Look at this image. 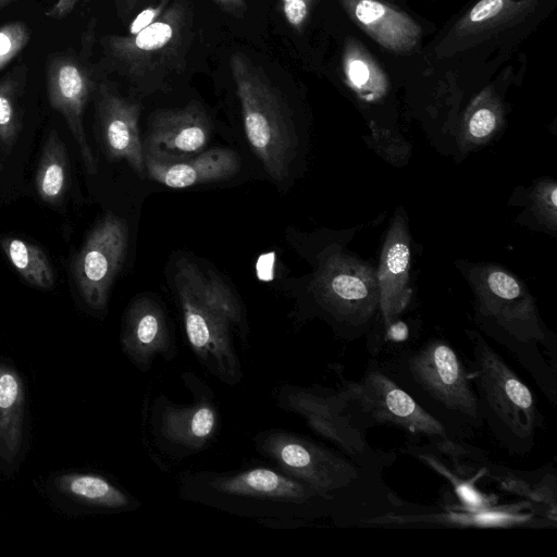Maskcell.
I'll return each mask as SVG.
<instances>
[{
    "label": "cell",
    "mask_w": 557,
    "mask_h": 557,
    "mask_svg": "<svg viewBox=\"0 0 557 557\" xmlns=\"http://www.w3.org/2000/svg\"><path fill=\"white\" fill-rule=\"evenodd\" d=\"M181 498L272 528H294L332 511L334 502L280 469L252 467L232 472H184Z\"/></svg>",
    "instance_id": "1"
},
{
    "label": "cell",
    "mask_w": 557,
    "mask_h": 557,
    "mask_svg": "<svg viewBox=\"0 0 557 557\" xmlns=\"http://www.w3.org/2000/svg\"><path fill=\"white\" fill-rule=\"evenodd\" d=\"M382 370L456 441L484 428L469 366L441 338L394 352Z\"/></svg>",
    "instance_id": "2"
},
{
    "label": "cell",
    "mask_w": 557,
    "mask_h": 557,
    "mask_svg": "<svg viewBox=\"0 0 557 557\" xmlns=\"http://www.w3.org/2000/svg\"><path fill=\"white\" fill-rule=\"evenodd\" d=\"M188 344L201 366L222 383L243 377L233 331L244 329V312L231 288L197 263L182 259L174 276Z\"/></svg>",
    "instance_id": "3"
},
{
    "label": "cell",
    "mask_w": 557,
    "mask_h": 557,
    "mask_svg": "<svg viewBox=\"0 0 557 557\" xmlns=\"http://www.w3.org/2000/svg\"><path fill=\"white\" fill-rule=\"evenodd\" d=\"M471 346L469 369L484 426L509 455L531 453L543 416L534 395L487 341L466 331Z\"/></svg>",
    "instance_id": "4"
},
{
    "label": "cell",
    "mask_w": 557,
    "mask_h": 557,
    "mask_svg": "<svg viewBox=\"0 0 557 557\" xmlns=\"http://www.w3.org/2000/svg\"><path fill=\"white\" fill-rule=\"evenodd\" d=\"M337 389L342 414L366 434L373 426L400 430L411 443L428 441L429 447L451 460L469 457L474 448L454 440L444 426L400 388L380 367L371 362L358 380H346Z\"/></svg>",
    "instance_id": "5"
},
{
    "label": "cell",
    "mask_w": 557,
    "mask_h": 557,
    "mask_svg": "<svg viewBox=\"0 0 557 557\" xmlns=\"http://www.w3.org/2000/svg\"><path fill=\"white\" fill-rule=\"evenodd\" d=\"M191 38V10L187 0H177L139 33L110 36L104 47L114 71L145 92L184 70Z\"/></svg>",
    "instance_id": "6"
},
{
    "label": "cell",
    "mask_w": 557,
    "mask_h": 557,
    "mask_svg": "<svg viewBox=\"0 0 557 557\" xmlns=\"http://www.w3.org/2000/svg\"><path fill=\"white\" fill-rule=\"evenodd\" d=\"M230 65L249 145L269 176L283 181L297 147L287 107L265 73L247 57L234 53Z\"/></svg>",
    "instance_id": "7"
},
{
    "label": "cell",
    "mask_w": 557,
    "mask_h": 557,
    "mask_svg": "<svg viewBox=\"0 0 557 557\" xmlns=\"http://www.w3.org/2000/svg\"><path fill=\"white\" fill-rule=\"evenodd\" d=\"M257 450L284 473L308 484L335 503L367 479L366 469L342 451H335L305 436L270 429L255 436Z\"/></svg>",
    "instance_id": "8"
},
{
    "label": "cell",
    "mask_w": 557,
    "mask_h": 557,
    "mask_svg": "<svg viewBox=\"0 0 557 557\" xmlns=\"http://www.w3.org/2000/svg\"><path fill=\"white\" fill-rule=\"evenodd\" d=\"M191 391L190 404H175L161 395L151 408L150 428L156 445L164 453L184 458L203 450L213 440L219 411L213 392L199 377L182 375Z\"/></svg>",
    "instance_id": "9"
},
{
    "label": "cell",
    "mask_w": 557,
    "mask_h": 557,
    "mask_svg": "<svg viewBox=\"0 0 557 557\" xmlns=\"http://www.w3.org/2000/svg\"><path fill=\"white\" fill-rule=\"evenodd\" d=\"M277 399L282 408L302 416L310 429L352 461L374 470L376 455L366 441V434L351 426L342 414L337 389L284 385L277 392Z\"/></svg>",
    "instance_id": "10"
},
{
    "label": "cell",
    "mask_w": 557,
    "mask_h": 557,
    "mask_svg": "<svg viewBox=\"0 0 557 557\" xmlns=\"http://www.w3.org/2000/svg\"><path fill=\"white\" fill-rule=\"evenodd\" d=\"M127 246V225L112 213L102 218L87 236L73 261V275L83 299L90 308L101 310L107 306Z\"/></svg>",
    "instance_id": "11"
},
{
    "label": "cell",
    "mask_w": 557,
    "mask_h": 557,
    "mask_svg": "<svg viewBox=\"0 0 557 557\" xmlns=\"http://www.w3.org/2000/svg\"><path fill=\"white\" fill-rule=\"evenodd\" d=\"M319 304L342 324V337L355 339L369 329L374 301L363 280L338 259H329L314 281Z\"/></svg>",
    "instance_id": "12"
},
{
    "label": "cell",
    "mask_w": 557,
    "mask_h": 557,
    "mask_svg": "<svg viewBox=\"0 0 557 557\" xmlns=\"http://www.w3.org/2000/svg\"><path fill=\"white\" fill-rule=\"evenodd\" d=\"M47 95L54 110L60 112L72 132L89 174L98 169L97 159L86 138L83 124L85 107L92 90L87 70L72 55L54 54L47 61Z\"/></svg>",
    "instance_id": "13"
},
{
    "label": "cell",
    "mask_w": 557,
    "mask_h": 557,
    "mask_svg": "<svg viewBox=\"0 0 557 557\" xmlns=\"http://www.w3.org/2000/svg\"><path fill=\"white\" fill-rule=\"evenodd\" d=\"M210 134V121L196 101L157 111L148 124L144 156L168 162L191 158L205 151Z\"/></svg>",
    "instance_id": "14"
},
{
    "label": "cell",
    "mask_w": 557,
    "mask_h": 557,
    "mask_svg": "<svg viewBox=\"0 0 557 557\" xmlns=\"http://www.w3.org/2000/svg\"><path fill=\"white\" fill-rule=\"evenodd\" d=\"M140 106L100 85L97 91V117L100 138L107 157L112 161L124 160L143 176L145 156L139 136L138 119Z\"/></svg>",
    "instance_id": "15"
},
{
    "label": "cell",
    "mask_w": 557,
    "mask_h": 557,
    "mask_svg": "<svg viewBox=\"0 0 557 557\" xmlns=\"http://www.w3.org/2000/svg\"><path fill=\"white\" fill-rule=\"evenodd\" d=\"M123 351L140 371H148L157 356L170 360L175 347L168 319L161 306L141 296L128 307L122 326Z\"/></svg>",
    "instance_id": "16"
},
{
    "label": "cell",
    "mask_w": 557,
    "mask_h": 557,
    "mask_svg": "<svg viewBox=\"0 0 557 557\" xmlns=\"http://www.w3.org/2000/svg\"><path fill=\"white\" fill-rule=\"evenodd\" d=\"M349 16L381 47L409 53L420 44L421 26L408 14L380 0H339Z\"/></svg>",
    "instance_id": "17"
},
{
    "label": "cell",
    "mask_w": 557,
    "mask_h": 557,
    "mask_svg": "<svg viewBox=\"0 0 557 557\" xmlns=\"http://www.w3.org/2000/svg\"><path fill=\"white\" fill-rule=\"evenodd\" d=\"M239 169L238 154L224 148L205 150L195 157L170 162L145 156V172L150 180L170 188L224 181L234 176Z\"/></svg>",
    "instance_id": "18"
},
{
    "label": "cell",
    "mask_w": 557,
    "mask_h": 557,
    "mask_svg": "<svg viewBox=\"0 0 557 557\" xmlns=\"http://www.w3.org/2000/svg\"><path fill=\"white\" fill-rule=\"evenodd\" d=\"M545 0H479L454 25L453 44H474L531 16Z\"/></svg>",
    "instance_id": "19"
},
{
    "label": "cell",
    "mask_w": 557,
    "mask_h": 557,
    "mask_svg": "<svg viewBox=\"0 0 557 557\" xmlns=\"http://www.w3.org/2000/svg\"><path fill=\"white\" fill-rule=\"evenodd\" d=\"M409 260L405 227L396 222L385 242L379 269L380 307L386 331L409 300Z\"/></svg>",
    "instance_id": "20"
},
{
    "label": "cell",
    "mask_w": 557,
    "mask_h": 557,
    "mask_svg": "<svg viewBox=\"0 0 557 557\" xmlns=\"http://www.w3.org/2000/svg\"><path fill=\"white\" fill-rule=\"evenodd\" d=\"M24 388L16 372L0 364V458L12 462L23 441Z\"/></svg>",
    "instance_id": "21"
},
{
    "label": "cell",
    "mask_w": 557,
    "mask_h": 557,
    "mask_svg": "<svg viewBox=\"0 0 557 557\" xmlns=\"http://www.w3.org/2000/svg\"><path fill=\"white\" fill-rule=\"evenodd\" d=\"M55 485L65 495L98 508L122 511L139 506L131 495L96 474L65 473L57 478Z\"/></svg>",
    "instance_id": "22"
},
{
    "label": "cell",
    "mask_w": 557,
    "mask_h": 557,
    "mask_svg": "<svg viewBox=\"0 0 557 557\" xmlns=\"http://www.w3.org/2000/svg\"><path fill=\"white\" fill-rule=\"evenodd\" d=\"M70 170L65 146L55 131L45 141L35 177L38 196L46 203H61L69 186Z\"/></svg>",
    "instance_id": "23"
},
{
    "label": "cell",
    "mask_w": 557,
    "mask_h": 557,
    "mask_svg": "<svg viewBox=\"0 0 557 557\" xmlns=\"http://www.w3.org/2000/svg\"><path fill=\"white\" fill-rule=\"evenodd\" d=\"M343 69L348 85L364 100L374 101L385 95L388 82L372 55L358 42L346 45Z\"/></svg>",
    "instance_id": "24"
},
{
    "label": "cell",
    "mask_w": 557,
    "mask_h": 557,
    "mask_svg": "<svg viewBox=\"0 0 557 557\" xmlns=\"http://www.w3.org/2000/svg\"><path fill=\"white\" fill-rule=\"evenodd\" d=\"M0 244L13 268L28 284L39 288L53 286L52 267L38 246L12 237L1 239Z\"/></svg>",
    "instance_id": "25"
},
{
    "label": "cell",
    "mask_w": 557,
    "mask_h": 557,
    "mask_svg": "<svg viewBox=\"0 0 557 557\" xmlns=\"http://www.w3.org/2000/svg\"><path fill=\"white\" fill-rule=\"evenodd\" d=\"M24 79V69H14L0 79V145L5 152L12 149L22 128Z\"/></svg>",
    "instance_id": "26"
},
{
    "label": "cell",
    "mask_w": 557,
    "mask_h": 557,
    "mask_svg": "<svg viewBox=\"0 0 557 557\" xmlns=\"http://www.w3.org/2000/svg\"><path fill=\"white\" fill-rule=\"evenodd\" d=\"M29 38L30 32L24 22L15 21L0 26V70L23 51Z\"/></svg>",
    "instance_id": "27"
},
{
    "label": "cell",
    "mask_w": 557,
    "mask_h": 557,
    "mask_svg": "<svg viewBox=\"0 0 557 557\" xmlns=\"http://www.w3.org/2000/svg\"><path fill=\"white\" fill-rule=\"evenodd\" d=\"M497 124V114L491 107L483 106L476 109L469 119L468 132L474 139L490 136Z\"/></svg>",
    "instance_id": "28"
},
{
    "label": "cell",
    "mask_w": 557,
    "mask_h": 557,
    "mask_svg": "<svg viewBox=\"0 0 557 557\" xmlns=\"http://www.w3.org/2000/svg\"><path fill=\"white\" fill-rule=\"evenodd\" d=\"M312 0H282L283 12L287 22L295 28H300L308 17Z\"/></svg>",
    "instance_id": "29"
},
{
    "label": "cell",
    "mask_w": 557,
    "mask_h": 557,
    "mask_svg": "<svg viewBox=\"0 0 557 557\" xmlns=\"http://www.w3.org/2000/svg\"><path fill=\"white\" fill-rule=\"evenodd\" d=\"M169 0H160L157 4L143 10L131 23L128 35H135L154 22L162 13Z\"/></svg>",
    "instance_id": "30"
},
{
    "label": "cell",
    "mask_w": 557,
    "mask_h": 557,
    "mask_svg": "<svg viewBox=\"0 0 557 557\" xmlns=\"http://www.w3.org/2000/svg\"><path fill=\"white\" fill-rule=\"evenodd\" d=\"M77 2L78 0H58L45 14L53 20L64 18L74 10Z\"/></svg>",
    "instance_id": "31"
},
{
    "label": "cell",
    "mask_w": 557,
    "mask_h": 557,
    "mask_svg": "<svg viewBox=\"0 0 557 557\" xmlns=\"http://www.w3.org/2000/svg\"><path fill=\"white\" fill-rule=\"evenodd\" d=\"M221 8L228 11H239L245 7V0H214Z\"/></svg>",
    "instance_id": "32"
},
{
    "label": "cell",
    "mask_w": 557,
    "mask_h": 557,
    "mask_svg": "<svg viewBox=\"0 0 557 557\" xmlns=\"http://www.w3.org/2000/svg\"><path fill=\"white\" fill-rule=\"evenodd\" d=\"M141 0H121L126 10L131 11Z\"/></svg>",
    "instance_id": "33"
},
{
    "label": "cell",
    "mask_w": 557,
    "mask_h": 557,
    "mask_svg": "<svg viewBox=\"0 0 557 557\" xmlns=\"http://www.w3.org/2000/svg\"><path fill=\"white\" fill-rule=\"evenodd\" d=\"M14 1H17V0H0V10Z\"/></svg>",
    "instance_id": "34"
}]
</instances>
